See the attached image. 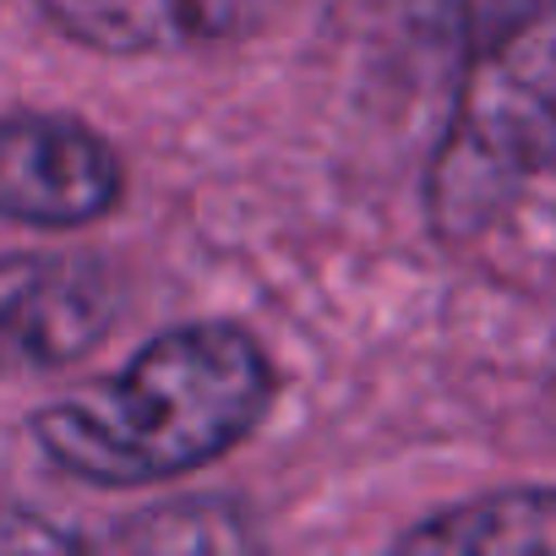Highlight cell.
I'll return each instance as SVG.
<instances>
[{"label": "cell", "mask_w": 556, "mask_h": 556, "mask_svg": "<svg viewBox=\"0 0 556 556\" xmlns=\"http://www.w3.org/2000/svg\"><path fill=\"white\" fill-rule=\"evenodd\" d=\"M0 545H77V540L28 513H0Z\"/></svg>", "instance_id": "cell-8"}, {"label": "cell", "mask_w": 556, "mask_h": 556, "mask_svg": "<svg viewBox=\"0 0 556 556\" xmlns=\"http://www.w3.org/2000/svg\"><path fill=\"white\" fill-rule=\"evenodd\" d=\"M262 350L224 323L153 339L99 393L39 415V447L88 485H148L229 453L267 409Z\"/></svg>", "instance_id": "cell-1"}, {"label": "cell", "mask_w": 556, "mask_h": 556, "mask_svg": "<svg viewBox=\"0 0 556 556\" xmlns=\"http://www.w3.org/2000/svg\"><path fill=\"white\" fill-rule=\"evenodd\" d=\"M50 23L104 55H175L235 39L273 0H39Z\"/></svg>", "instance_id": "cell-5"}, {"label": "cell", "mask_w": 556, "mask_h": 556, "mask_svg": "<svg viewBox=\"0 0 556 556\" xmlns=\"http://www.w3.org/2000/svg\"><path fill=\"white\" fill-rule=\"evenodd\" d=\"M399 545L437 556H556V491L523 485L458 502L404 529Z\"/></svg>", "instance_id": "cell-6"}, {"label": "cell", "mask_w": 556, "mask_h": 556, "mask_svg": "<svg viewBox=\"0 0 556 556\" xmlns=\"http://www.w3.org/2000/svg\"><path fill=\"white\" fill-rule=\"evenodd\" d=\"M556 159V7L496 28L464 66L447 137L431 159V224L447 240L480 235L513 191Z\"/></svg>", "instance_id": "cell-2"}, {"label": "cell", "mask_w": 556, "mask_h": 556, "mask_svg": "<svg viewBox=\"0 0 556 556\" xmlns=\"http://www.w3.org/2000/svg\"><path fill=\"white\" fill-rule=\"evenodd\" d=\"M126 191L121 153L66 115H0V218L77 229Z\"/></svg>", "instance_id": "cell-3"}, {"label": "cell", "mask_w": 556, "mask_h": 556, "mask_svg": "<svg viewBox=\"0 0 556 556\" xmlns=\"http://www.w3.org/2000/svg\"><path fill=\"white\" fill-rule=\"evenodd\" d=\"M251 534L240 529L235 513L213 502H180V507H153L137 529H121V545H245Z\"/></svg>", "instance_id": "cell-7"}, {"label": "cell", "mask_w": 556, "mask_h": 556, "mask_svg": "<svg viewBox=\"0 0 556 556\" xmlns=\"http://www.w3.org/2000/svg\"><path fill=\"white\" fill-rule=\"evenodd\" d=\"M121 290L88 256H0V382L83 361L115 323Z\"/></svg>", "instance_id": "cell-4"}]
</instances>
